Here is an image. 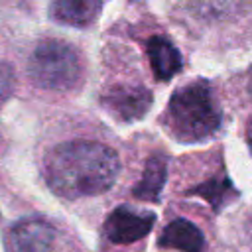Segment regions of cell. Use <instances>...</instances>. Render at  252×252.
<instances>
[{"label": "cell", "mask_w": 252, "mask_h": 252, "mask_svg": "<svg viewBox=\"0 0 252 252\" xmlns=\"http://www.w3.org/2000/svg\"><path fill=\"white\" fill-rule=\"evenodd\" d=\"M118 169L116 152L91 140L63 142L43 159V177L49 189L65 199L104 193L116 181Z\"/></svg>", "instance_id": "cell-1"}, {"label": "cell", "mask_w": 252, "mask_h": 252, "mask_svg": "<svg viewBox=\"0 0 252 252\" xmlns=\"http://www.w3.org/2000/svg\"><path fill=\"white\" fill-rule=\"evenodd\" d=\"M167 124L181 142H199L220 124V110L207 83L195 81L177 89L167 104Z\"/></svg>", "instance_id": "cell-2"}, {"label": "cell", "mask_w": 252, "mask_h": 252, "mask_svg": "<svg viewBox=\"0 0 252 252\" xmlns=\"http://www.w3.org/2000/svg\"><path fill=\"white\" fill-rule=\"evenodd\" d=\"M83 73L79 51L55 37L41 39L30 59H28V75L33 85L47 91H69L73 89Z\"/></svg>", "instance_id": "cell-3"}, {"label": "cell", "mask_w": 252, "mask_h": 252, "mask_svg": "<svg viewBox=\"0 0 252 252\" xmlns=\"http://www.w3.org/2000/svg\"><path fill=\"white\" fill-rule=\"evenodd\" d=\"M55 226L39 217L14 222L4 234L6 252H53Z\"/></svg>", "instance_id": "cell-4"}, {"label": "cell", "mask_w": 252, "mask_h": 252, "mask_svg": "<svg viewBox=\"0 0 252 252\" xmlns=\"http://www.w3.org/2000/svg\"><path fill=\"white\" fill-rule=\"evenodd\" d=\"M154 220L156 217L152 213L134 211L130 207H116L104 222V232L116 244H130L144 238L152 230Z\"/></svg>", "instance_id": "cell-5"}, {"label": "cell", "mask_w": 252, "mask_h": 252, "mask_svg": "<svg viewBox=\"0 0 252 252\" xmlns=\"http://www.w3.org/2000/svg\"><path fill=\"white\" fill-rule=\"evenodd\" d=\"M152 102V96L146 89L140 87H114L104 94V104L118 114L122 120H134L142 116Z\"/></svg>", "instance_id": "cell-6"}, {"label": "cell", "mask_w": 252, "mask_h": 252, "mask_svg": "<svg viewBox=\"0 0 252 252\" xmlns=\"http://www.w3.org/2000/svg\"><path fill=\"white\" fill-rule=\"evenodd\" d=\"M102 4L94 0H59L49 6V16L65 26H89L100 12Z\"/></svg>", "instance_id": "cell-7"}, {"label": "cell", "mask_w": 252, "mask_h": 252, "mask_svg": "<svg viewBox=\"0 0 252 252\" xmlns=\"http://www.w3.org/2000/svg\"><path fill=\"white\" fill-rule=\"evenodd\" d=\"M159 244L181 252H203V234L189 220L175 219L163 228Z\"/></svg>", "instance_id": "cell-8"}, {"label": "cell", "mask_w": 252, "mask_h": 252, "mask_svg": "<svg viewBox=\"0 0 252 252\" xmlns=\"http://www.w3.org/2000/svg\"><path fill=\"white\" fill-rule=\"evenodd\" d=\"M148 55L154 75L161 81H167L181 69V55L165 37H152L148 41Z\"/></svg>", "instance_id": "cell-9"}, {"label": "cell", "mask_w": 252, "mask_h": 252, "mask_svg": "<svg viewBox=\"0 0 252 252\" xmlns=\"http://www.w3.org/2000/svg\"><path fill=\"white\" fill-rule=\"evenodd\" d=\"M163 179H165V163H163V159L161 158H152L148 161V165H146V173H144L142 181L134 189L136 197L156 201L159 197Z\"/></svg>", "instance_id": "cell-10"}, {"label": "cell", "mask_w": 252, "mask_h": 252, "mask_svg": "<svg viewBox=\"0 0 252 252\" xmlns=\"http://www.w3.org/2000/svg\"><path fill=\"white\" fill-rule=\"evenodd\" d=\"M16 89V73L14 67L6 61H0V106L12 96Z\"/></svg>", "instance_id": "cell-11"}, {"label": "cell", "mask_w": 252, "mask_h": 252, "mask_svg": "<svg viewBox=\"0 0 252 252\" xmlns=\"http://www.w3.org/2000/svg\"><path fill=\"white\" fill-rule=\"evenodd\" d=\"M248 138H250V146H252V120H250V126H248Z\"/></svg>", "instance_id": "cell-12"}]
</instances>
